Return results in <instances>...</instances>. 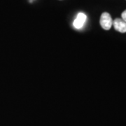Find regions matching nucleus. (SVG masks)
<instances>
[{
    "label": "nucleus",
    "mask_w": 126,
    "mask_h": 126,
    "mask_svg": "<svg viewBox=\"0 0 126 126\" xmlns=\"http://www.w3.org/2000/svg\"><path fill=\"white\" fill-rule=\"evenodd\" d=\"M99 23L101 27L105 30H109L111 29L113 25L112 18L111 17L110 14L107 12H104L101 15Z\"/></svg>",
    "instance_id": "1"
},
{
    "label": "nucleus",
    "mask_w": 126,
    "mask_h": 126,
    "mask_svg": "<svg viewBox=\"0 0 126 126\" xmlns=\"http://www.w3.org/2000/svg\"><path fill=\"white\" fill-rule=\"evenodd\" d=\"M87 20V16L83 13H79L77 14V17L74 20L73 26L77 30H80L84 26Z\"/></svg>",
    "instance_id": "2"
},
{
    "label": "nucleus",
    "mask_w": 126,
    "mask_h": 126,
    "mask_svg": "<svg viewBox=\"0 0 126 126\" xmlns=\"http://www.w3.org/2000/svg\"><path fill=\"white\" fill-rule=\"evenodd\" d=\"M113 25L114 29L116 31L121 33H126V22L123 19L116 18L113 21Z\"/></svg>",
    "instance_id": "3"
},
{
    "label": "nucleus",
    "mask_w": 126,
    "mask_h": 126,
    "mask_svg": "<svg viewBox=\"0 0 126 126\" xmlns=\"http://www.w3.org/2000/svg\"><path fill=\"white\" fill-rule=\"evenodd\" d=\"M121 16H122V19L124 20V21H126V10H125L121 14Z\"/></svg>",
    "instance_id": "4"
}]
</instances>
